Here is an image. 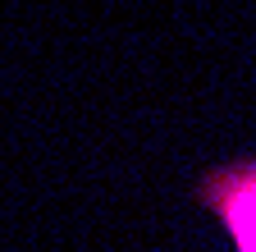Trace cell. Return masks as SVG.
<instances>
[{
	"mask_svg": "<svg viewBox=\"0 0 256 252\" xmlns=\"http://www.w3.org/2000/svg\"><path fill=\"white\" fill-rule=\"evenodd\" d=\"M224 220L238 234V247L256 252V174H238L224 188Z\"/></svg>",
	"mask_w": 256,
	"mask_h": 252,
	"instance_id": "1",
	"label": "cell"
}]
</instances>
